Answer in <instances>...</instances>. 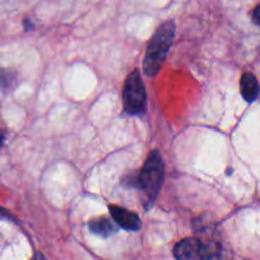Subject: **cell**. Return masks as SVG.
I'll use <instances>...</instances> for the list:
<instances>
[{
  "label": "cell",
  "instance_id": "6da1fadb",
  "mask_svg": "<svg viewBox=\"0 0 260 260\" xmlns=\"http://www.w3.org/2000/svg\"><path fill=\"white\" fill-rule=\"evenodd\" d=\"M164 180V162L161 154L152 150L139 173L128 179V184L144 193V206L147 211L151 210L161 189Z\"/></svg>",
  "mask_w": 260,
  "mask_h": 260
},
{
  "label": "cell",
  "instance_id": "7a4b0ae2",
  "mask_svg": "<svg viewBox=\"0 0 260 260\" xmlns=\"http://www.w3.org/2000/svg\"><path fill=\"white\" fill-rule=\"evenodd\" d=\"M194 230L196 238L201 244L200 260H233L230 246L213 221H210V218H198L194 222Z\"/></svg>",
  "mask_w": 260,
  "mask_h": 260
},
{
  "label": "cell",
  "instance_id": "3957f363",
  "mask_svg": "<svg viewBox=\"0 0 260 260\" xmlns=\"http://www.w3.org/2000/svg\"><path fill=\"white\" fill-rule=\"evenodd\" d=\"M175 29V23L173 20H168L157 28L150 40L144 60V71L150 78L156 76L161 70L174 41Z\"/></svg>",
  "mask_w": 260,
  "mask_h": 260
},
{
  "label": "cell",
  "instance_id": "277c9868",
  "mask_svg": "<svg viewBox=\"0 0 260 260\" xmlns=\"http://www.w3.org/2000/svg\"><path fill=\"white\" fill-rule=\"evenodd\" d=\"M123 106L131 116H140L146 112L147 95L142 79L137 69H135L124 81Z\"/></svg>",
  "mask_w": 260,
  "mask_h": 260
},
{
  "label": "cell",
  "instance_id": "5b68a950",
  "mask_svg": "<svg viewBox=\"0 0 260 260\" xmlns=\"http://www.w3.org/2000/svg\"><path fill=\"white\" fill-rule=\"evenodd\" d=\"M109 212H111V216L116 225L124 229V230L137 231L141 228V221H140L139 216L131 211L126 210V208L111 205L109 206Z\"/></svg>",
  "mask_w": 260,
  "mask_h": 260
},
{
  "label": "cell",
  "instance_id": "8992f818",
  "mask_svg": "<svg viewBox=\"0 0 260 260\" xmlns=\"http://www.w3.org/2000/svg\"><path fill=\"white\" fill-rule=\"evenodd\" d=\"M174 256L177 260H200L201 244L197 238H188L179 241L174 248Z\"/></svg>",
  "mask_w": 260,
  "mask_h": 260
},
{
  "label": "cell",
  "instance_id": "52a82bcc",
  "mask_svg": "<svg viewBox=\"0 0 260 260\" xmlns=\"http://www.w3.org/2000/svg\"><path fill=\"white\" fill-rule=\"evenodd\" d=\"M240 90L241 95L246 102H254L259 95V84L258 79L251 73L243 74L240 79Z\"/></svg>",
  "mask_w": 260,
  "mask_h": 260
},
{
  "label": "cell",
  "instance_id": "ba28073f",
  "mask_svg": "<svg viewBox=\"0 0 260 260\" xmlns=\"http://www.w3.org/2000/svg\"><path fill=\"white\" fill-rule=\"evenodd\" d=\"M89 229H90L91 233L96 234V235L99 236H103V238L113 235L117 231V226L114 225L113 221H111L107 217H99L90 221Z\"/></svg>",
  "mask_w": 260,
  "mask_h": 260
},
{
  "label": "cell",
  "instance_id": "9c48e42d",
  "mask_svg": "<svg viewBox=\"0 0 260 260\" xmlns=\"http://www.w3.org/2000/svg\"><path fill=\"white\" fill-rule=\"evenodd\" d=\"M9 80V73L4 70H0V84H2V85H8Z\"/></svg>",
  "mask_w": 260,
  "mask_h": 260
},
{
  "label": "cell",
  "instance_id": "30bf717a",
  "mask_svg": "<svg viewBox=\"0 0 260 260\" xmlns=\"http://www.w3.org/2000/svg\"><path fill=\"white\" fill-rule=\"evenodd\" d=\"M259 10H260V7H255V9L253 10V20L254 23H255L256 25L260 24V20H259Z\"/></svg>",
  "mask_w": 260,
  "mask_h": 260
},
{
  "label": "cell",
  "instance_id": "8fae6325",
  "mask_svg": "<svg viewBox=\"0 0 260 260\" xmlns=\"http://www.w3.org/2000/svg\"><path fill=\"white\" fill-rule=\"evenodd\" d=\"M35 260H46V259H45V256L42 255V254L37 253V254H36V256H35Z\"/></svg>",
  "mask_w": 260,
  "mask_h": 260
},
{
  "label": "cell",
  "instance_id": "7c38bea8",
  "mask_svg": "<svg viewBox=\"0 0 260 260\" xmlns=\"http://www.w3.org/2000/svg\"><path fill=\"white\" fill-rule=\"evenodd\" d=\"M2 142H3V135L0 134V145H2Z\"/></svg>",
  "mask_w": 260,
  "mask_h": 260
}]
</instances>
